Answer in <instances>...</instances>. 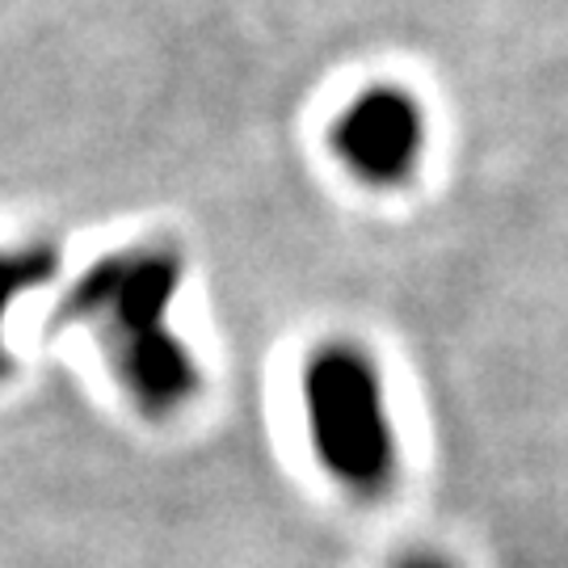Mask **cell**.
Instances as JSON below:
<instances>
[{
  "instance_id": "1",
  "label": "cell",
  "mask_w": 568,
  "mask_h": 568,
  "mask_svg": "<svg viewBox=\"0 0 568 568\" xmlns=\"http://www.w3.org/2000/svg\"><path fill=\"white\" fill-rule=\"evenodd\" d=\"M182 274V253L173 244H126L89 265L55 312L60 328L93 333L122 396L148 422L185 413L203 387L199 358L169 321Z\"/></svg>"
},
{
  "instance_id": "2",
  "label": "cell",
  "mask_w": 568,
  "mask_h": 568,
  "mask_svg": "<svg viewBox=\"0 0 568 568\" xmlns=\"http://www.w3.org/2000/svg\"><path fill=\"white\" fill-rule=\"evenodd\" d=\"M304 413L316 459L358 497H379L400 471L384 375L363 345L328 342L304 371Z\"/></svg>"
},
{
  "instance_id": "3",
  "label": "cell",
  "mask_w": 568,
  "mask_h": 568,
  "mask_svg": "<svg viewBox=\"0 0 568 568\" xmlns=\"http://www.w3.org/2000/svg\"><path fill=\"white\" fill-rule=\"evenodd\" d=\"M333 152L366 185H405L426 152V114L396 84H371L342 110Z\"/></svg>"
},
{
  "instance_id": "4",
  "label": "cell",
  "mask_w": 568,
  "mask_h": 568,
  "mask_svg": "<svg viewBox=\"0 0 568 568\" xmlns=\"http://www.w3.org/2000/svg\"><path fill=\"white\" fill-rule=\"evenodd\" d=\"M60 270V253L55 244L34 241V244H0V379L9 375V342H4V328H9V312L30 295L55 278Z\"/></svg>"
},
{
  "instance_id": "5",
  "label": "cell",
  "mask_w": 568,
  "mask_h": 568,
  "mask_svg": "<svg viewBox=\"0 0 568 568\" xmlns=\"http://www.w3.org/2000/svg\"><path fill=\"white\" fill-rule=\"evenodd\" d=\"M396 568H450L447 560H438V556H413V560H405V565Z\"/></svg>"
}]
</instances>
